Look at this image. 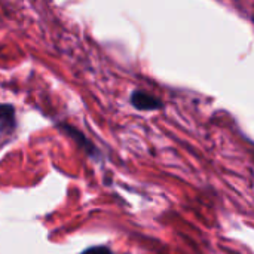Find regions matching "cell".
<instances>
[{
  "label": "cell",
  "instance_id": "1",
  "mask_svg": "<svg viewBox=\"0 0 254 254\" xmlns=\"http://www.w3.org/2000/svg\"><path fill=\"white\" fill-rule=\"evenodd\" d=\"M131 104L137 109V110H144V112H153V110H159L162 107L161 100H158L156 97L150 95L149 92L144 91H134L131 94Z\"/></svg>",
  "mask_w": 254,
  "mask_h": 254
},
{
  "label": "cell",
  "instance_id": "2",
  "mask_svg": "<svg viewBox=\"0 0 254 254\" xmlns=\"http://www.w3.org/2000/svg\"><path fill=\"white\" fill-rule=\"evenodd\" d=\"M60 128L63 129V132H65L67 135H70L76 143H79V146H80L82 149H85V152H86L91 158L98 159V156H97V153H98L97 147H95L89 140H86V138H85V135H83L79 129L73 128V127H70V125H65V124H64V125H61Z\"/></svg>",
  "mask_w": 254,
  "mask_h": 254
},
{
  "label": "cell",
  "instance_id": "3",
  "mask_svg": "<svg viewBox=\"0 0 254 254\" xmlns=\"http://www.w3.org/2000/svg\"><path fill=\"white\" fill-rule=\"evenodd\" d=\"M15 127V109L10 104H0V134H10Z\"/></svg>",
  "mask_w": 254,
  "mask_h": 254
},
{
  "label": "cell",
  "instance_id": "4",
  "mask_svg": "<svg viewBox=\"0 0 254 254\" xmlns=\"http://www.w3.org/2000/svg\"><path fill=\"white\" fill-rule=\"evenodd\" d=\"M80 254H113L110 249L104 247V246H95V247H89L86 250H83Z\"/></svg>",
  "mask_w": 254,
  "mask_h": 254
}]
</instances>
